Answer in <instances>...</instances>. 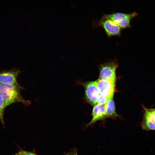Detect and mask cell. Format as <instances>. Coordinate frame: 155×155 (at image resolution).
I'll list each match as a JSON object with an SVG mask.
<instances>
[{"label": "cell", "instance_id": "1", "mask_svg": "<svg viewBox=\"0 0 155 155\" xmlns=\"http://www.w3.org/2000/svg\"><path fill=\"white\" fill-rule=\"evenodd\" d=\"M23 89L19 84L7 85L0 83V94L3 97L5 107L16 102H20L25 105L30 104L29 101L24 99L20 94V92Z\"/></svg>", "mask_w": 155, "mask_h": 155}, {"label": "cell", "instance_id": "2", "mask_svg": "<svg viewBox=\"0 0 155 155\" xmlns=\"http://www.w3.org/2000/svg\"><path fill=\"white\" fill-rule=\"evenodd\" d=\"M93 27H102L108 37L118 36L121 34L122 29L112 20L108 18L105 14L101 19L93 22Z\"/></svg>", "mask_w": 155, "mask_h": 155}, {"label": "cell", "instance_id": "3", "mask_svg": "<svg viewBox=\"0 0 155 155\" xmlns=\"http://www.w3.org/2000/svg\"><path fill=\"white\" fill-rule=\"evenodd\" d=\"M118 63L116 59L100 64L98 66L99 71V79L115 82L116 70Z\"/></svg>", "mask_w": 155, "mask_h": 155}, {"label": "cell", "instance_id": "4", "mask_svg": "<svg viewBox=\"0 0 155 155\" xmlns=\"http://www.w3.org/2000/svg\"><path fill=\"white\" fill-rule=\"evenodd\" d=\"M105 15L122 29H123L131 27L130 24L131 20L137 16L138 14L135 12L129 13L116 12Z\"/></svg>", "mask_w": 155, "mask_h": 155}, {"label": "cell", "instance_id": "5", "mask_svg": "<svg viewBox=\"0 0 155 155\" xmlns=\"http://www.w3.org/2000/svg\"><path fill=\"white\" fill-rule=\"evenodd\" d=\"M81 84L85 88L86 101L94 106L97 104V99L100 94L96 80L85 82L81 83Z\"/></svg>", "mask_w": 155, "mask_h": 155}, {"label": "cell", "instance_id": "6", "mask_svg": "<svg viewBox=\"0 0 155 155\" xmlns=\"http://www.w3.org/2000/svg\"><path fill=\"white\" fill-rule=\"evenodd\" d=\"M96 81L97 87L100 94L108 98L113 97L115 82L99 79Z\"/></svg>", "mask_w": 155, "mask_h": 155}, {"label": "cell", "instance_id": "7", "mask_svg": "<svg viewBox=\"0 0 155 155\" xmlns=\"http://www.w3.org/2000/svg\"><path fill=\"white\" fill-rule=\"evenodd\" d=\"M21 72L18 68L0 71V83L7 85L18 84L17 78Z\"/></svg>", "mask_w": 155, "mask_h": 155}, {"label": "cell", "instance_id": "8", "mask_svg": "<svg viewBox=\"0 0 155 155\" xmlns=\"http://www.w3.org/2000/svg\"><path fill=\"white\" fill-rule=\"evenodd\" d=\"M143 118L142 127L146 131L155 130V121L154 118L152 108L144 107Z\"/></svg>", "mask_w": 155, "mask_h": 155}, {"label": "cell", "instance_id": "9", "mask_svg": "<svg viewBox=\"0 0 155 155\" xmlns=\"http://www.w3.org/2000/svg\"><path fill=\"white\" fill-rule=\"evenodd\" d=\"M92 115V118L90 122L87 125V127L97 121L107 117L105 104L100 105L97 104L94 105L93 109Z\"/></svg>", "mask_w": 155, "mask_h": 155}, {"label": "cell", "instance_id": "10", "mask_svg": "<svg viewBox=\"0 0 155 155\" xmlns=\"http://www.w3.org/2000/svg\"><path fill=\"white\" fill-rule=\"evenodd\" d=\"M105 105L107 117L113 118L118 116L116 111L113 97L108 99Z\"/></svg>", "mask_w": 155, "mask_h": 155}, {"label": "cell", "instance_id": "11", "mask_svg": "<svg viewBox=\"0 0 155 155\" xmlns=\"http://www.w3.org/2000/svg\"><path fill=\"white\" fill-rule=\"evenodd\" d=\"M5 108L3 97L2 95L0 94V119L3 125L4 124L3 113Z\"/></svg>", "mask_w": 155, "mask_h": 155}, {"label": "cell", "instance_id": "12", "mask_svg": "<svg viewBox=\"0 0 155 155\" xmlns=\"http://www.w3.org/2000/svg\"><path fill=\"white\" fill-rule=\"evenodd\" d=\"M109 98L99 94L97 99V104L100 105L105 104Z\"/></svg>", "mask_w": 155, "mask_h": 155}, {"label": "cell", "instance_id": "13", "mask_svg": "<svg viewBox=\"0 0 155 155\" xmlns=\"http://www.w3.org/2000/svg\"><path fill=\"white\" fill-rule=\"evenodd\" d=\"M17 154V155H36L31 152L24 150L20 151Z\"/></svg>", "mask_w": 155, "mask_h": 155}, {"label": "cell", "instance_id": "14", "mask_svg": "<svg viewBox=\"0 0 155 155\" xmlns=\"http://www.w3.org/2000/svg\"><path fill=\"white\" fill-rule=\"evenodd\" d=\"M65 155H77V152L76 150H74Z\"/></svg>", "mask_w": 155, "mask_h": 155}, {"label": "cell", "instance_id": "15", "mask_svg": "<svg viewBox=\"0 0 155 155\" xmlns=\"http://www.w3.org/2000/svg\"><path fill=\"white\" fill-rule=\"evenodd\" d=\"M152 110L154 119L155 121V108H152Z\"/></svg>", "mask_w": 155, "mask_h": 155}]
</instances>
